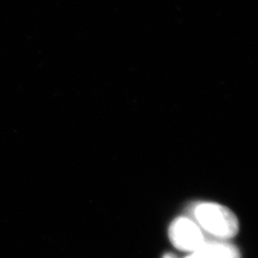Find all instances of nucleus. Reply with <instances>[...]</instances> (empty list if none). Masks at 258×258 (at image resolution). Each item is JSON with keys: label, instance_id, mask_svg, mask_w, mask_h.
Returning <instances> with one entry per match:
<instances>
[{"label": "nucleus", "instance_id": "7ed1b4c3", "mask_svg": "<svg viewBox=\"0 0 258 258\" xmlns=\"http://www.w3.org/2000/svg\"><path fill=\"white\" fill-rule=\"evenodd\" d=\"M197 250L212 258H241L238 249L234 245L223 240H205L202 246Z\"/></svg>", "mask_w": 258, "mask_h": 258}, {"label": "nucleus", "instance_id": "f257e3e1", "mask_svg": "<svg viewBox=\"0 0 258 258\" xmlns=\"http://www.w3.org/2000/svg\"><path fill=\"white\" fill-rule=\"evenodd\" d=\"M194 216L204 231L217 239H231L239 230L235 214L219 204H199L194 209Z\"/></svg>", "mask_w": 258, "mask_h": 258}, {"label": "nucleus", "instance_id": "39448f33", "mask_svg": "<svg viewBox=\"0 0 258 258\" xmlns=\"http://www.w3.org/2000/svg\"><path fill=\"white\" fill-rule=\"evenodd\" d=\"M163 258H177V256L173 253H166Z\"/></svg>", "mask_w": 258, "mask_h": 258}, {"label": "nucleus", "instance_id": "20e7f679", "mask_svg": "<svg viewBox=\"0 0 258 258\" xmlns=\"http://www.w3.org/2000/svg\"><path fill=\"white\" fill-rule=\"evenodd\" d=\"M185 258H212L210 256V255H208V254H206V253H204V252H201V251H194L192 252L189 256H187V257Z\"/></svg>", "mask_w": 258, "mask_h": 258}, {"label": "nucleus", "instance_id": "f03ea898", "mask_svg": "<svg viewBox=\"0 0 258 258\" xmlns=\"http://www.w3.org/2000/svg\"><path fill=\"white\" fill-rule=\"evenodd\" d=\"M168 236L176 249L190 252L196 251L206 240L200 227L186 217H179L171 223Z\"/></svg>", "mask_w": 258, "mask_h": 258}]
</instances>
